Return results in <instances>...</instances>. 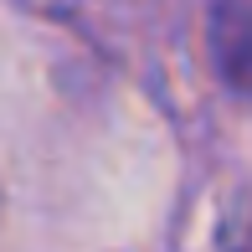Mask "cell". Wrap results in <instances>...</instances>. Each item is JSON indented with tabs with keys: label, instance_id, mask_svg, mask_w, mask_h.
<instances>
[]
</instances>
